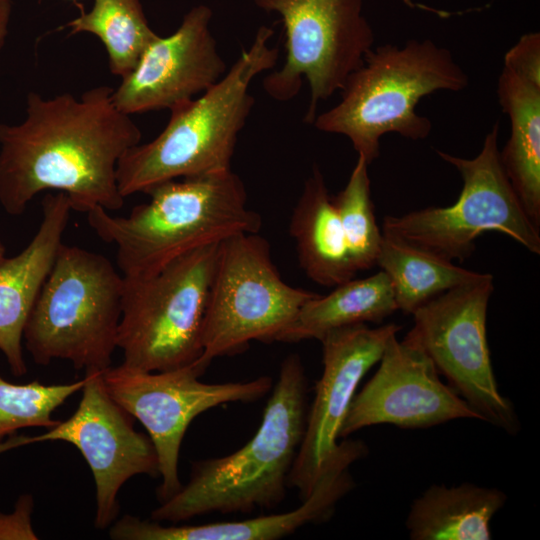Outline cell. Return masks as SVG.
<instances>
[{
  "instance_id": "603a6c76",
  "label": "cell",
  "mask_w": 540,
  "mask_h": 540,
  "mask_svg": "<svg viewBox=\"0 0 540 540\" xmlns=\"http://www.w3.org/2000/svg\"><path fill=\"white\" fill-rule=\"evenodd\" d=\"M376 265L391 282L398 310L407 314L436 296L485 275L385 233Z\"/></svg>"
},
{
  "instance_id": "ac0fdd59",
  "label": "cell",
  "mask_w": 540,
  "mask_h": 540,
  "mask_svg": "<svg viewBox=\"0 0 540 540\" xmlns=\"http://www.w3.org/2000/svg\"><path fill=\"white\" fill-rule=\"evenodd\" d=\"M37 233L19 254L0 262V351L15 376L26 373L22 339L29 314L54 264L72 206L63 192L42 200Z\"/></svg>"
},
{
  "instance_id": "e0dca14e",
  "label": "cell",
  "mask_w": 540,
  "mask_h": 540,
  "mask_svg": "<svg viewBox=\"0 0 540 540\" xmlns=\"http://www.w3.org/2000/svg\"><path fill=\"white\" fill-rule=\"evenodd\" d=\"M358 441H346L338 456L325 470L312 493L296 509L252 519L201 525H162L125 515L109 527L114 540H275L294 533L304 525L325 520L336 503L353 486L349 466L363 456Z\"/></svg>"
},
{
  "instance_id": "4316f807",
  "label": "cell",
  "mask_w": 540,
  "mask_h": 540,
  "mask_svg": "<svg viewBox=\"0 0 540 540\" xmlns=\"http://www.w3.org/2000/svg\"><path fill=\"white\" fill-rule=\"evenodd\" d=\"M504 66L530 81L540 83V34L533 32L523 35L505 54Z\"/></svg>"
},
{
  "instance_id": "30bf717a",
  "label": "cell",
  "mask_w": 540,
  "mask_h": 540,
  "mask_svg": "<svg viewBox=\"0 0 540 540\" xmlns=\"http://www.w3.org/2000/svg\"><path fill=\"white\" fill-rule=\"evenodd\" d=\"M281 16L285 31L284 64L263 80L277 101L298 95L303 79L310 89L304 121L312 124L317 107L340 92L373 48L374 33L363 14V0H251Z\"/></svg>"
},
{
  "instance_id": "2e32d148",
  "label": "cell",
  "mask_w": 540,
  "mask_h": 540,
  "mask_svg": "<svg viewBox=\"0 0 540 540\" xmlns=\"http://www.w3.org/2000/svg\"><path fill=\"white\" fill-rule=\"evenodd\" d=\"M212 10L197 5L172 34L158 35L123 78L112 98L128 114L170 109L216 84L227 72L210 30Z\"/></svg>"
},
{
  "instance_id": "1f68e13d",
  "label": "cell",
  "mask_w": 540,
  "mask_h": 540,
  "mask_svg": "<svg viewBox=\"0 0 540 540\" xmlns=\"http://www.w3.org/2000/svg\"><path fill=\"white\" fill-rule=\"evenodd\" d=\"M69 1H71V2H73L75 4H77V2H78V0H69Z\"/></svg>"
},
{
  "instance_id": "9a60e30c",
  "label": "cell",
  "mask_w": 540,
  "mask_h": 540,
  "mask_svg": "<svg viewBox=\"0 0 540 540\" xmlns=\"http://www.w3.org/2000/svg\"><path fill=\"white\" fill-rule=\"evenodd\" d=\"M479 415L449 385L428 355L396 335L389 338L379 366L354 395L339 438L368 426L391 424L400 428H427Z\"/></svg>"
},
{
  "instance_id": "7a4b0ae2",
  "label": "cell",
  "mask_w": 540,
  "mask_h": 540,
  "mask_svg": "<svg viewBox=\"0 0 540 540\" xmlns=\"http://www.w3.org/2000/svg\"><path fill=\"white\" fill-rule=\"evenodd\" d=\"M144 193L150 201L128 216H113L102 207L87 212L98 237L117 246L124 277L152 275L198 248L257 233L262 224L232 170L165 181Z\"/></svg>"
},
{
  "instance_id": "f1b7e54d",
  "label": "cell",
  "mask_w": 540,
  "mask_h": 540,
  "mask_svg": "<svg viewBox=\"0 0 540 540\" xmlns=\"http://www.w3.org/2000/svg\"><path fill=\"white\" fill-rule=\"evenodd\" d=\"M12 14L11 0H0V50L4 47Z\"/></svg>"
},
{
  "instance_id": "5b68a950",
  "label": "cell",
  "mask_w": 540,
  "mask_h": 540,
  "mask_svg": "<svg viewBox=\"0 0 540 540\" xmlns=\"http://www.w3.org/2000/svg\"><path fill=\"white\" fill-rule=\"evenodd\" d=\"M468 83L451 52L431 40L378 46L349 75L340 101L316 115L312 124L346 136L370 165L379 156L383 135L421 140L430 134L431 121L416 113L422 97L439 90L461 91Z\"/></svg>"
},
{
  "instance_id": "d4e9b609",
  "label": "cell",
  "mask_w": 540,
  "mask_h": 540,
  "mask_svg": "<svg viewBox=\"0 0 540 540\" xmlns=\"http://www.w3.org/2000/svg\"><path fill=\"white\" fill-rule=\"evenodd\" d=\"M369 164L362 156L350 174L345 187L332 196L350 256L356 271L376 265L382 243L371 198Z\"/></svg>"
},
{
  "instance_id": "6da1fadb",
  "label": "cell",
  "mask_w": 540,
  "mask_h": 540,
  "mask_svg": "<svg viewBox=\"0 0 540 540\" xmlns=\"http://www.w3.org/2000/svg\"><path fill=\"white\" fill-rule=\"evenodd\" d=\"M112 93L106 85L79 97L30 91L23 120L0 123V204L9 215L23 214L46 190L65 193L79 212L124 205L116 168L142 132L116 107Z\"/></svg>"
},
{
  "instance_id": "3957f363",
  "label": "cell",
  "mask_w": 540,
  "mask_h": 540,
  "mask_svg": "<svg viewBox=\"0 0 540 540\" xmlns=\"http://www.w3.org/2000/svg\"><path fill=\"white\" fill-rule=\"evenodd\" d=\"M273 34L272 27L261 26L249 49L216 84L170 108L157 137L122 155L116 180L124 198L165 181L231 170L238 135L255 102L251 82L278 60V48L268 44Z\"/></svg>"
},
{
  "instance_id": "cb8c5ba5",
  "label": "cell",
  "mask_w": 540,
  "mask_h": 540,
  "mask_svg": "<svg viewBox=\"0 0 540 540\" xmlns=\"http://www.w3.org/2000/svg\"><path fill=\"white\" fill-rule=\"evenodd\" d=\"M69 35L89 33L103 44L109 70L123 78L158 36L145 16L141 0H94L93 7L67 23Z\"/></svg>"
},
{
  "instance_id": "4fadbf2b",
  "label": "cell",
  "mask_w": 540,
  "mask_h": 540,
  "mask_svg": "<svg viewBox=\"0 0 540 540\" xmlns=\"http://www.w3.org/2000/svg\"><path fill=\"white\" fill-rule=\"evenodd\" d=\"M103 372L85 371L76 411L36 436L19 435L20 447L44 441L74 445L88 463L96 485L94 525L103 530L116 520L118 493L135 475L159 476L158 457L149 436L134 428L132 416L109 395Z\"/></svg>"
},
{
  "instance_id": "52a82bcc",
  "label": "cell",
  "mask_w": 540,
  "mask_h": 540,
  "mask_svg": "<svg viewBox=\"0 0 540 540\" xmlns=\"http://www.w3.org/2000/svg\"><path fill=\"white\" fill-rule=\"evenodd\" d=\"M220 243L191 251L144 277H124L117 347L123 364L166 371L195 363Z\"/></svg>"
},
{
  "instance_id": "ffe728a7",
  "label": "cell",
  "mask_w": 540,
  "mask_h": 540,
  "mask_svg": "<svg viewBox=\"0 0 540 540\" xmlns=\"http://www.w3.org/2000/svg\"><path fill=\"white\" fill-rule=\"evenodd\" d=\"M510 137L500 150L505 174L532 222L540 225V83L503 65L497 86Z\"/></svg>"
},
{
  "instance_id": "7c38bea8",
  "label": "cell",
  "mask_w": 540,
  "mask_h": 540,
  "mask_svg": "<svg viewBox=\"0 0 540 540\" xmlns=\"http://www.w3.org/2000/svg\"><path fill=\"white\" fill-rule=\"evenodd\" d=\"M195 363L166 371H144L125 364L103 372L113 400L145 427L154 445L161 484L160 502L176 494L180 447L187 428L199 414L230 402H253L272 388V379L261 376L247 382L204 383Z\"/></svg>"
},
{
  "instance_id": "484cf974",
  "label": "cell",
  "mask_w": 540,
  "mask_h": 540,
  "mask_svg": "<svg viewBox=\"0 0 540 540\" xmlns=\"http://www.w3.org/2000/svg\"><path fill=\"white\" fill-rule=\"evenodd\" d=\"M84 385L85 377L46 385L37 380L14 384L0 376V441L22 428L55 426L59 420L53 419V412Z\"/></svg>"
},
{
  "instance_id": "d6986e66",
  "label": "cell",
  "mask_w": 540,
  "mask_h": 540,
  "mask_svg": "<svg viewBox=\"0 0 540 540\" xmlns=\"http://www.w3.org/2000/svg\"><path fill=\"white\" fill-rule=\"evenodd\" d=\"M290 234L300 266L314 282L335 287L355 277L338 213L318 167L306 180L293 210Z\"/></svg>"
},
{
  "instance_id": "7402d4cb",
  "label": "cell",
  "mask_w": 540,
  "mask_h": 540,
  "mask_svg": "<svg viewBox=\"0 0 540 540\" xmlns=\"http://www.w3.org/2000/svg\"><path fill=\"white\" fill-rule=\"evenodd\" d=\"M397 310L391 282L380 270L365 278H352L335 286L329 294L308 300L278 341L320 340L337 328L380 323Z\"/></svg>"
},
{
  "instance_id": "4dcf8cb0",
  "label": "cell",
  "mask_w": 540,
  "mask_h": 540,
  "mask_svg": "<svg viewBox=\"0 0 540 540\" xmlns=\"http://www.w3.org/2000/svg\"><path fill=\"white\" fill-rule=\"evenodd\" d=\"M5 246L2 244L0 240V262L5 258Z\"/></svg>"
},
{
  "instance_id": "ba28073f",
  "label": "cell",
  "mask_w": 540,
  "mask_h": 540,
  "mask_svg": "<svg viewBox=\"0 0 540 540\" xmlns=\"http://www.w3.org/2000/svg\"><path fill=\"white\" fill-rule=\"evenodd\" d=\"M499 122L486 135L479 154L460 158L437 154L460 173L463 186L457 201L430 206L401 216H386L382 233L449 261H463L485 232H499L533 254H540L539 227L527 215L500 160Z\"/></svg>"
},
{
  "instance_id": "277c9868",
  "label": "cell",
  "mask_w": 540,
  "mask_h": 540,
  "mask_svg": "<svg viewBox=\"0 0 540 540\" xmlns=\"http://www.w3.org/2000/svg\"><path fill=\"white\" fill-rule=\"evenodd\" d=\"M306 395L302 361L292 354L282 362L255 435L230 455L194 463L188 483L161 502L151 519L178 523L279 504L305 432Z\"/></svg>"
},
{
  "instance_id": "9c48e42d",
  "label": "cell",
  "mask_w": 540,
  "mask_h": 540,
  "mask_svg": "<svg viewBox=\"0 0 540 540\" xmlns=\"http://www.w3.org/2000/svg\"><path fill=\"white\" fill-rule=\"evenodd\" d=\"M318 294L287 284L273 263L270 245L257 233L220 243L202 329L205 372L211 361L246 349L253 341H278L301 307Z\"/></svg>"
},
{
  "instance_id": "83f0119b",
  "label": "cell",
  "mask_w": 540,
  "mask_h": 540,
  "mask_svg": "<svg viewBox=\"0 0 540 540\" xmlns=\"http://www.w3.org/2000/svg\"><path fill=\"white\" fill-rule=\"evenodd\" d=\"M33 507L32 495L23 494L18 497L13 512H0V540L39 539L31 521Z\"/></svg>"
},
{
  "instance_id": "8fae6325",
  "label": "cell",
  "mask_w": 540,
  "mask_h": 540,
  "mask_svg": "<svg viewBox=\"0 0 540 540\" xmlns=\"http://www.w3.org/2000/svg\"><path fill=\"white\" fill-rule=\"evenodd\" d=\"M493 289V277L485 273L436 296L412 313L414 325L404 339L428 355L482 421L515 434L519 421L498 389L486 335Z\"/></svg>"
},
{
  "instance_id": "44dd1931",
  "label": "cell",
  "mask_w": 540,
  "mask_h": 540,
  "mask_svg": "<svg viewBox=\"0 0 540 540\" xmlns=\"http://www.w3.org/2000/svg\"><path fill=\"white\" fill-rule=\"evenodd\" d=\"M506 501L495 488L471 483L432 485L414 500L406 520L413 540H489L490 522Z\"/></svg>"
},
{
  "instance_id": "f546056e",
  "label": "cell",
  "mask_w": 540,
  "mask_h": 540,
  "mask_svg": "<svg viewBox=\"0 0 540 540\" xmlns=\"http://www.w3.org/2000/svg\"><path fill=\"white\" fill-rule=\"evenodd\" d=\"M10 449H14V444L12 438L9 436L6 440L0 441V454Z\"/></svg>"
},
{
  "instance_id": "5bb4252c",
  "label": "cell",
  "mask_w": 540,
  "mask_h": 540,
  "mask_svg": "<svg viewBox=\"0 0 540 540\" xmlns=\"http://www.w3.org/2000/svg\"><path fill=\"white\" fill-rule=\"evenodd\" d=\"M400 329L393 323L376 328L356 324L331 330L320 339L323 372L288 476V484L298 490L301 500L312 493L336 458L339 432L358 384Z\"/></svg>"
},
{
  "instance_id": "8992f818",
  "label": "cell",
  "mask_w": 540,
  "mask_h": 540,
  "mask_svg": "<svg viewBox=\"0 0 540 540\" xmlns=\"http://www.w3.org/2000/svg\"><path fill=\"white\" fill-rule=\"evenodd\" d=\"M123 286V276L105 256L62 243L23 332L34 362L61 359L77 370L109 368Z\"/></svg>"
}]
</instances>
